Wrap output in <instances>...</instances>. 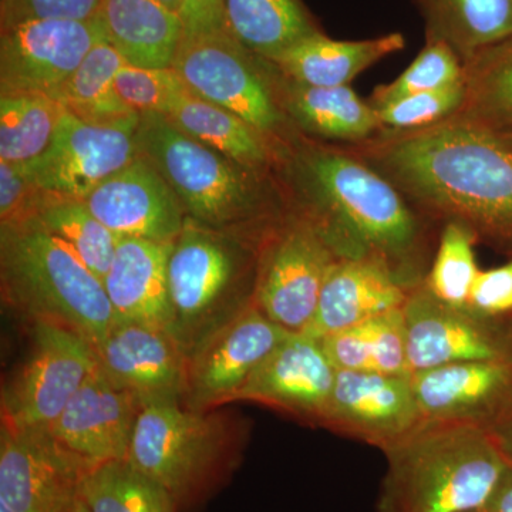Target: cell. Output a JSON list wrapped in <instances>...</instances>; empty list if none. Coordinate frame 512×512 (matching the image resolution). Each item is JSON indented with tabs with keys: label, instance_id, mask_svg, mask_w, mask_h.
I'll use <instances>...</instances> for the list:
<instances>
[{
	"label": "cell",
	"instance_id": "6da1fadb",
	"mask_svg": "<svg viewBox=\"0 0 512 512\" xmlns=\"http://www.w3.org/2000/svg\"><path fill=\"white\" fill-rule=\"evenodd\" d=\"M362 160L414 207L512 251V151L461 116L365 141Z\"/></svg>",
	"mask_w": 512,
	"mask_h": 512
},
{
	"label": "cell",
	"instance_id": "7a4b0ae2",
	"mask_svg": "<svg viewBox=\"0 0 512 512\" xmlns=\"http://www.w3.org/2000/svg\"><path fill=\"white\" fill-rule=\"evenodd\" d=\"M377 512H480L510 466L487 427L423 420L393 446Z\"/></svg>",
	"mask_w": 512,
	"mask_h": 512
},
{
	"label": "cell",
	"instance_id": "3957f363",
	"mask_svg": "<svg viewBox=\"0 0 512 512\" xmlns=\"http://www.w3.org/2000/svg\"><path fill=\"white\" fill-rule=\"evenodd\" d=\"M3 295L33 319L79 333L94 348L114 325L103 281L36 218L0 228Z\"/></svg>",
	"mask_w": 512,
	"mask_h": 512
},
{
	"label": "cell",
	"instance_id": "277c9868",
	"mask_svg": "<svg viewBox=\"0 0 512 512\" xmlns=\"http://www.w3.org/2000/svg\"><path fill=\"white\" fill-rule=\"evenodd\" d=\"M305 171L330 227L380 256L407 288L424 281L420 222L386 177L362 158L333 150L313 151Z\"/></svg>",
	"mask_w": 512,
	"mask_h": 512
},
{
	"label": "cell",
	"instance_id": "5b68a950",
	"mask_svg": "<svg viewBox=\"0 0 512 512\" xmlns=\"http://www.w3.org/2000/svg\"><path fill=\"white\" fill-rule=\"evenodd\" d=\"M227 424L181 397L141 400L128 460L167 491L175 505L198 493L231 446Z\"/></svg>",
	"mask_w": 512,
	"mask_h": 512
},
{
	"label": "cell",
	"instance_id": "8992f818",
	"mask_svg": "<svg viewBox=\"0 0 512 512\" xmlns=\"http://www.w3.org/2000/svg\"><path fill=\"white\" fill-rule=\"evenodd\" d=\"M136 143L192 220L225 228L254 211V190L241 165L187 136L163 114H141Z\"/></svg>",
	"mask_w": 512,
	"mask_h": 512
},
{
	"label": "cell",
	"instance_id": "52a82bcc",
	"mask_svg": "<svg viewBox=\"0 0 512 512\" xmlns=\"http://www.w3.org/2000/svg\"><path fill=\"white\" fill-rule=\"evenodd\" d=\"M239 268L241 255L234 245L192 218L185 221L168 262V285L173 306L170 333L188 359L248 308L231 299Z\"/></svg>",
	"mask_w": 512,
	"mask_h": 512
},
{
	"label": "cell",
	"instance_id": "ba28073f",
	"mask_svg": "<svg viewBox=\"0 0 512 512\" xmlns=\"http://www.w3.org/2000/svg\"><path fill=\"white\" fill-rule=\"evenodd\" d=\"M266 62L224 30L183 36L171 67L192 94L237 114L268 136L281 130L285 114L265 77Z\"/></svg>",
	"mask_w": 512,
	"mask_h": 512
},
{
	"label": "cell",
	"instance_id": "9c48e42d",
	"mask_svg": "<svg viewBox=\"0 0 512 512\" xmlns=\"http://www.w3.org/2000/svg\"><path fill=\"white\" fill-rule=\"evenodd\" d=\"M33 348L19 375L3 390L2 424L47 430L99 367L96 348L79 333L37 320Z\"/></svg>",
	"mask_w": 512,
	"mask_h": 512
},
{
	"label": "cell",
	"instance_id": "30bf717a",
	"mask_svg": "<svg viewBox=\"0 0 512 512\" xmlns=\"http://www.w3.org/2000/svg\"><path fill=\"white\" fill-rule=\"evenodd\" d=\"M348 255L325 221L292 225L265 254L255 285V305L288 332H305L330 268L340 256Z\"/></svg>",
	"mask_w": 512,
	"mask_h": 512
},
{
	"label": "cell",
	"instance_id": "8fae6325",
	"mask_svg": "<svg viewBox=\"0 0 512 512\" xmlns=\"http://www.w3.org/2000/svg\"><path fill=\"white\" fill-rule=\"evenodd\" d=\"M138 123L140 114L114 123H92L64 110L46 153L20 168L50 197L83 201L136 160Z\"/></svg>",
	"mask_w": 512,
	"mask_h": 512
},
{
	"label": "cell",
	"instance_id": "7c38bea8",
	"mask_svg": "<svg viewBox=\"0 0 512 512\" xmlns=\"http://www.w3.org/2000/svg\"><path fill=\"white\" fill-rule=\"evenodd\" d=\"M106 39L101 15L90 20L36 19L5 26L0 35V94L57 100L84 57Z\"/></svg>",
	"mask_w": 512,
	"mask_h": 512
},
{
	"label": "cell",
	"instance_id": "4fadbf2b",
	"mask_svg": "<svg viewBox=\"0 0 512 512\" xmlns=\"http://www.w3.org/2000/svg\"><path fill=\"white\" fill-rule=\"evenodd\" d=\"M403 316L410 375L451 363L512 359V330L467 305L440 301L424 281L410 289Z\"/></svg>",
	"mask_w": 512,
	"mask_h": 512
},
{
	"label": "cell",
	"instance_id": "5bb4252c",
	"mask_svg": "<svg viewBox=\"0 0 512 512\" xmlns=\"http://www.w3.org/2000/svg\"><path fill=\"white\" fill-rule=\"evenodd\" d=\"M92 467L46 430L2 424L0 501L15 512H76L84 476Z\"/></svg>",
	"mask_w": 512,
	"mask_h": 512
},
{
	"label": "cell",
	"instance_id": "9a60e30c",
	"mask_svg": "<svg viewBox=\"0 0 512 512\" xmlns=\"http://www.w3.org/2000/svg\"><path fill=\"white\" fill-rule=\"evenodd\" d=\"M289 335L291 332L251 303L192 353L184 403L195 410H210L234 402L259 366Z\"/></svg>",
	"mask_w": 512,
	"mask_h": 512
},
{
	"label": "cell",
	"instance_id": "2e32d148",
	"mask_svg": "<svg viewBox=\"0 0 512 512\" xmlns=\"http://www.w3.org/2000/svg\"><path fill=\"white\" fill-rule=\"evenodd\" d=\"M421 421L410 375L338 370L322 426L384 451Z\"/></svg>",
	"mask_w": 512,
	"mask_h": 512
},
{
	"label": "cell",
	"instance_id": "e0dca14e",
	"mask_svg": "<svg viewBox=\"0 0 512 512\" xmlns=\"http://www.w3.org/2000/svg\"><path fill=\"white\" fill-rule=\"evenodd\" d=\"M83 202L117 237L175 242L187 221L175 192L140 154Z\"/></svg>",
	"mask_w": 512,
	"mask_h": 512
},
{
	"label": "cell",
	"instance_id": "ac0fdd59",
	"mask_svg": "<svg viewBox=\"0 0 512 512\" xmlns=\"http://www.w3.org/2000/svg\"><path fill=\"white\" fill-rule=\"evenodd\" d=\"M141 399L97 367L47 433L89 466L127 458Z\"/></svg>",
	"mask_w": 512,
	"mask_h": 512
},
{
	"label": "cell",
	"instance_id": "d6986e66",
	"mask_svg": "<svg viewBox=\"0 0 512 512\" xmlns=\"http://www.w3.org/2000/svg\"><path fill=\"white\" fill-rule=\"evenodd\" d=\"M336 373L319 339L291 333L242 387L237 400L322 424Z\"/></svg>",
	"mask_w": 512,
	"mask_h": 512
},
{
	"label": "cell",
	"instance_id": "ffe728a7",
	"mask_svg": "<svg viewBox=\"0 0 512 512\" xmlns=\"http://www.w3.org/2000/svg\"><path fill=\"white\" fill-rule=\"evenodd\" d=\"M96 352L104 375L141 400L183 399L188 356L167 329L146 323L114 322Z\"/></svg>",
	"mask_w": 512,
	"mask_h": 512
},
{
	"label": "cell",
	"instance_id": "44dd1931",
	"mask_svg": "<svg viewBox=\"0 0 512 512\" xmlns=\"http://www.w3.org/2000/svg\"><path fill=\"white\" fill-rule=\"evenodd\" d=\"M423 420L487 426L512 402V359L471 360L410 375Z\"/></svg>",
	"mask_w": 512,
	"mask_h": 512
},
{
	"label": "cell",
	"instance_id": "7402d4cb",
	"mask_svg": "<svg viewBox=\"0 0 512 512\" xmlns=\"http://www.w3.org/2000/svg\"><path fill=\"white\" fill-rule=\"evenodd\" d=\"M409 291L380 256L370 252L340 256L326 276L315 316L303 333L320 340L403 308Z\"/></svg>",
	"mask_w": 512,
	"mask_h": 512
},
{
	"label": "cell",
	"instance_id": "603a6c76",
	"mask_svg": "<svg viewBox=\"0 0 512 512\" xmlns=\"http://www.w3.org/2000/svg\"><path fill=\"white\" fill-rule=\"evenodd\" d=\"M175 242L120 237L103 285L116 322H137L170 332L173 323L168 262Z\"/></svg>",
	"mask_w": 512,
	"mask_h": 512
},
{
	"label": "cell",
	"instance_id": "cb8c5ba5",
	"mask_svg": "<svg viewBox=\"0 0 512 512\" xmlns=\"http://www.w3.org/2000/svg\"><path fill=\"white\" fill-rule=\"evenodd\" d=\"M404 46L402 33L366 40H333L319 32L296 43L272 64L292 82L305 86H349L360 73Z\"/></svg>",
	"mask_w": 512,
	"mask_h": 512
},
{
	"label": "cell",
	"instance_id": "d4e9b609",
	"mask_svg": "<svg viewBox=\"0 0 512 512\" xmlns=\"http://www.w3.org/2000/svg\"><path fill=\"white\" fill-rule=\"evenodd\" d=\"M107 39L128 64L171 67L183 39V20L160 0H103Z\"/></svg>",
	"mask_w": 512,
	"mask_h": 512
},
{
	"label": "cell",
	"instance_id": "484cf974",
	"mask_svg": "<svg viewBox=\"0 0 512 512\" xmlns=\"http://www.w3.org/2000/svg\"><path fill=\"white\" fill-rule=\"evenodd\" d=\"M284 109L303 130L329 140L360 143L383 130L375 107L349 86L312 87L292 82Z\"/></svg>",
	"mask_w": 512,
	"mask_h": 512
},
{
	"label": "cell",
	"instance_id": "4316f807",
	"mask_svg": "<svg viewBox=\"0 0 512 512\" xmlns=\"http://www.w3.org/2000/svg\"><path fill=\"white\" fill-rule=\"evenodd\" d=\"M229 33L249 52L275 62L319 29L301 0H224Z\"/></svg>",
	"mask_w": 512,
	"mask_h": 512
},
{
	"label": "cell",
	"instance_id": "83f0119b",
	"mask_svg": "<svg viewBox=\"0 0 512 512\" xmlns=\"http://www.w3.org/2000/svg\"><path fill=\"white\" fill-rule=\"evenodd\" d=\"M165 117L187 136L241 167L268 164L269 148L264 134L211 101L188 92Z\"/></svg>",
	"mask_w": 512,
	"mask_h": 512
},
{
	"label": "cell",
	"instance_id": "f1b7e54d",
	"mask_svg": "<svg viewBox=\"0 0 512 512\" xmlns=\"http://www.w3.org/2000/svg\"><path fill=\"white\" fill-rule=\"evenodd\" d=\"M429 35L453 46L461 59L512 37V0H423Z\"/></svg>",
	"mask_w": 512,
	"mask_h": 512
},
{
	"label": "cell",
	"instance_id": "f546056e",
	"mask_svg": "<svg viewBox=\"0 0 512 512\" xmlns=\"http://www.w3.org/2000/svg\"><path fill=\"white\" fill-rule=\"evenodd\" d=\"M463 63L466 101L457 116L493 131L512 130V37Z\"/></svg>",
	"mask_w": 512,
	"mask_h": 512
},
{
	"label": "cell",
	"instance_id": "4dcf8cb0",
	"mask_svg": "<svg viewBox=\"0 0 512 512\" xmlns=\"http://www.w3.org/2000/svg\"><path fill=\"white\" fill-rule=\"evenodd\" d=\"M109 40H101L64 84L57 101L64 110L92 123H114L134 116L120 99L116 76L126 64Z\"/></svg>",
	"mask_w": 512,
	"mask_h": 512
},
{
	"label": "cell",
	"instance_id": "1f68e13d",
	"mask_svg": "<svg viewBox=\"0 0 512 512\" xmlns=\"http://www.w3.org/2000/svg\"><path fill=\"white\" fill-rule=\"evenodd\" d=\"M82 501L89 512H177L171 495L128 458L90 468Z\"/></svg>",
	"mask_w": 512,
	"mask_h": 512
},
{
	"label": "cell",
	"instance_id": "d6a6232c",
	"mask_svg": "<svg viewBox=\"0 0 512 512\" xmlns=\"http://www.w3.org/2000/svg\"><path fill=\"white\" fill-rule=\"evenodd\" d=\"M64 107L32 94H0V160L25 165L46 153Z\"/></svg>",
	"mask_w": 512,
	"mask_h": 512
},
{
	"label": "cell",
	"instance_id": "836d02e7",
	"mask_svg": "<svg viewBox=\"0 0 512 512\" xmlns=\"http://www.w3.org/2000/svg\"><path fill=\"white\" fill-rule=\"evenodd\" d=\"M36 220L69 245L87 268L104 281L120 237L101 224L83 201L49 197Z\"/></svg>",
	"mask_w": 512,
	"mask_h": 512
},
{
	"label": "cell",
	"instance_id": "e575fe53",
	"mask_svg": "<svg viewBox=\"0 0 512 512\" xmlns=\"http://www.w3.org/2000/svg\"><path fill=\"white\" fill-rule=\"evenodd\" d=\"M464 63L450 43L429 35L427 45L397 79L377 87L370 104L375 109L413 94L437 92L463 82Z\"/></svg>",
	"mask_w": 512,
	"mask_h": 512
},
{
	"label": "cell",
	"instance_id": "d590c367",
	"mask_svg": "<svg viewBox=\"0 0 512 512\" xmlns=\"http://www.w3.org/2000/svg\"><path fill=\"white\" fill-rule=\"evenodd\" d=\"M477 239L461 225H444L440 245L424 285L440 301L466 306L476 284L478 269L474 242Z\"/></svg>",
	"mask_w": 512,
	"mask_h": 512
},
{
	"label": "cell",
	"instance_id": "8d00e7d4",
	"mask_svg": "<svg viewBox=\"0 0 512 512\" xmlns=\"http://www.w3.org/2000/svg\"><path fill=\"white\" fill-rule=\"evenodd\" d=\"M116 90L128 109L137 114L167 116L190 92L173 67H140L124 64L116 76Z\"/></svg>",
	"mask_w": 512,
	"mask_h": 512
},
{
	"label": "cell",
	"instance_id": "74e56055",
	"mask_svg": "<svg viewBox=\"0 0 512 512\" xmlns=\"http://www.w3.org/2000/svg\"><path fill=\"white\" fill-rule=\"evenodd\" d=\"M466 101L464 80L437 92L413 94L376 109L383 128L414 131L436 126L456 116Z\"/></svg>",
	"mask_w": 512,
	"mask_h": 512
},
{
	"label": "cell",
	"instance_id": "f35d334b",
	"mask_svg": "<svg viewBox=\"0 0 512 512\" xmlns=\"http://www.w3.org/2000/svg\"><path fill=\"white\" fill-rule=\"evenodd\" d=\"M365 328L372 350L373 372L410 375L403 308L366 320Z\"/></svg>",
	"mask_w": 512,
	"mask_h": 512
},
{
	"label": "cell",
	"instance_id": "ab89813d",
	"mask_svg": "<svg viewBox=\"0 0 512 512\" xmlns=\"http://www.w3.org/2000/svg\"><path fill=\"white\" fill-rule=\"evenodd\" d=\"M50 195L26 177L18 164L0 160V221L18 225L37 217Z\"/></svg>",
	"mask_w": 512,
	"mask_h": 512
},
{
	"label": "cell",
	"instance_id": "60d3db41",
	"mask_svg": "<svg viewBox=\"0 0 512 512\" xmlns=\"http://www.w3.org/2000/svg\"><path fill=\"white\" fill-rule=\"evenodd\" d=\"M103 0H0L2 28L36 19L90 20L101 15Z\"/></svg>",
	"mask_w": 512,
	"mask_h": 512
},
{
	"label": "cell",
	"instance_id": "b9f144b4",
	"mask_svg": "<svg viewBox=\"0 0 512 512\" xmlns=\"http://www.w3.org/2000/svg\"><path fill=\"white\" fill-rule=\"evenodd\" d=\"M320 342L336 370L373 372L372 350L365 322L325 336Z\"/></svg>",
	"mask_w": 512,
	"mask_h": 512
},
{
	"label": "cell",
	"instance_id": "7bdbcfd3",
	"mask_svg": "<svg viewBox=\"0 0 512 512\" xmlns=\"http://www.w3.org/2000/svg\"><path fill=\"white\" fill-rule=\"evenodd\" d=\"M467 306L491 318L512 312V262L480 271Z\"/></svg>",
	"mask_w": 512,
	"mask_h": 512
},
{
	"label": "cell",
	"instance_id": "ee69618b",
	"mask_svg": "<svg viewBox=\"0 0 512 512\" xmlns=\"http://www.w3.org/2000/svg\"><path fill=\"white\" fill-rule=\"evenodd\" d=\"M180 18L183 20V36L228 30L224 0H184Z\"/></svg>",
	"mask_w": 512,
	"mask_h": 512
},
{
	"label": "cell",
	"instance_id": "f6af8a7d",
	"mask_svg": "<svg viewBox=\"0 0 512 512\" xmlns=\"http://www.w3.org/2000/svg\"><path fill=\"white\" fill-rule=\"evenodd\" d=\"M485 427L497 441L505 457L512 463V402Z\"/></svg>",
	"mask_w": 512,
	"mask_h": 512
},
{
	"label": "cell",
	"instance_id": "bcb514c9",
	"mask_svg": "<svg viewBox=\"0 0 512 512\" xmlns=\"http://www.w3.org/2000/svg\"><path fill=\"white\" fill-rule=\"evenodd\" d=\"M480 512H512V463Z\"/></svg>",
	"mask_w": 512,
	"mask_h": 512
},
{
	"label": "cell",
	"instance_id": "7dc6e473",
	"mask_svg": "<svg viewBox=\"0 0 512 512\" xmlns=\"http://www.w3.org/2000/svg\"><path fill=\"white\" fill-rule=\"evenodd\" d=\"M161 3L167 8L171 10V12L177 13V15H181V10H183L184 0H160Z\"/></svg>",
	"mask_w": 512,
	"mask_h": 512
},
{
	"label": "cell",
	"instance_id": "c3c4849f",
	"mask_svg": "<svg viewBox=\"0 0 512 512\" xmlns=\"http://www.w3.org/2000/svg\"><path fill=\"white\" fill-rule=\"evenodd\" d=\"M495 134H497L498 137H500V140L503 141L505 146L510 148L512 151V130L508 131H494Z\"/></svg>",
	"mask_w": 512,
	"mask_h": 512
},
{
	"label": "cell",
	"instance_id": "681fc988",
	"mask_svg": "<svg viewBox=\"0 0 512 512\" xmlns=\"http://www.w3.org/2000/svg\"><path fill=\"white\" fill-rule=\"evenodd\" d=\"M0 512H15L12 510V508L9 507V505H6L5 503H2L0 501Z\"/></svg>",
	"mask_w": 512,
	"mask_h": 512
},
{
	"label": "cell",
	"instance_id": "f907efd6",
	"mask_svg": "<svg viewBox=\"0 0 512 512\" xmlns=\"http://www.w3.org/2000/svg\"><path fill=\"white\" fill-rule=\"evenodd\" d=\"M76 512H89V510H87L86 505H84L82 501V504L79 505V508H77Z\"/></svg>",
	"mask_w": 512,
	"mask_h": 512
}]
</instances>
